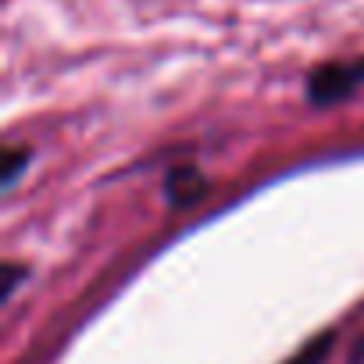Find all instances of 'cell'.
<instances>
[{"label":"cell","instance_id":"6da1fadb","mask_svg":"<svg viewBox=\"0 0 364 364\" xmlns=\"http://www.w3.org/2000/svg\"><path fill=\"white\" fill-rule=\"evenodd\" d=\"M357 86H364V58L357 61H328L307 79V100L318 107H328L343 97H350Z\"/></svg>","mask_w":364,"mask_h":364},{"label":"cell","instance_id":"7a4b0ae2","mask_svg":"<svg viewBox=\"0 0 364 364\" xmlns=\"http://www.w3.org/2000/svg\"><path fill=\"white\" fill-rule=\"evenodd\" d=\"M204 190H208V178H204L193 164H178V168H171V171L164 175V197H168L171 204H178V208L200 200Z\"/></svg>","mask_w":364,"mask_h":364},{"label":"cell","instance_id":"3957f363","mask_svg":"<svg viewBox=\"0 0 364 364\" xmlns=\"http://www.w3.org/2000/svg\"><path fill=\"white\" fill-rule=\"evenodd\" d=\"M29 157H33V150L29 146H18V143H11L4 150V190H11L15 182H18V175L29 168Z\"/></svg>","mask_w":364,"mask_h":364},{"label":"cell","instance_id":"277c9868","mask_svg":"<svg viewBox=\"0 0 364 364\" xmlns=\"http://www.w3.org/2000/svg\"><path fill=\"white\" fill-rule=\"evenodd\" d=\"M328 350H332V336L325 332V336H318L314 343H307L300 353H293L286 364H321V360L328 357Z\"/></svg>","mask_w":364,"mask_h":364},{"label":"cell","instance_id":"5b68a950","mask_svg":"<svg viewBox=\"0 0 364 364\" xmlns=\"http://www.w3.org/2000/svg\"><path fill=\"white\" fill-rule=\"evenodd\" d=\"M22 279H26V268L22 264H4V300H11V293L18 289Z\"/></svg>","mask_w":364,"mask_h":364},{"label":"cell","instance_id":"8992f818","mask_svg":"<svg viewBox=\"0 0 364 364\" xmlns=\"http://www.w3.org/2000/svg\"><path fill=\"white\" fill-rule=\"evenodd\" d=\"M350 364H364V332H360L357 343L350 346Z\"/></svg>","mask_w":364,"mask_h":364}]
</instances>
